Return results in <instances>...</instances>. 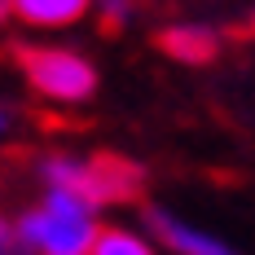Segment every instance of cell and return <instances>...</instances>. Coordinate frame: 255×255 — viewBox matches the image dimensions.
I'll use <instances>...</instances> for the list:
<instances>
[{
	"label": "cell",
	"instance_id": "6da1fadb",
	"mask_svg": "<svg viewBox=\"0 0 255 255\" xmlns=\"http://www.w3.org/2000/svg\"><path fill=\"white\" fill-rule=\"evenodd\" d=\"M44 176L53 189L71 194L79 207H102V203H128L141 194V167L128 163L119 154H97L88 163H71V158H49L44 163Z\"/></svg>",
	"mask_w": 255,
	"mask_h": 255
},
{
	"label": "cell",
	"instance_id": "7a4b0ae2",
	"mask_svg": "<svg viewBox=\"0 0 255 255\" xmlns=\"http://www.w3.org/2000/svg\"><path fill=\"white\" fill-rule=\"evenodd\" d=\"M18 62H22L26 79H31L40 93L57 97V102H84V97H93V88H97V71H93L79 53L18 44Z\"/></svg>",
	"mask_w": 255,
	"mask_h": 255
},
{
	"label": "cell",
	"instance_id": "277c9868",
	"mask_svg": "<svg viewBox=\"0 0 255 255\" xmlns=\"http://www.w3.org/2000/svg\"><path fill=\"white\" fill-rule=\"evenodd\" d=\"M150 229L158 233V238H163L172 251H180V255H238V251H229L220 238L189 229V225L172 220V216H167V211H158V207H150Z\"/></svg>",
	"mask_w": 255,
	"mask_h": 255
},
{
	"label": "cell",
	"instance_id": "30bf717a",
	"mask_svg": "<svg viewBox=\"0 0 255 255\" xmlns=\"http://www.w3.org/2000/svg\"><path fill=\"white\" fill-rule=\"evenodd\" d=\"M4 13H9V0H0V18H4Z\"/></svg>",
	"mask_w": 255,
	"mask_h": 255
},
{
	"label": "cell",
	"instance_id": "ba28073f",
	"mask_svg": "<svg viewBox=\"0 0 255 255\" xmlns=\"http://www.w3.org/2000/svg\"><path fill=\"white\" fill-rule=\"evenodd\" d=\"M22 251H26V247L18 242V229L0 216V255H22Z\"/></svg>",
	"mask_w": 255,
	"mask_h": 255
},
{
	"label": "cell",
	"instance_id": "8fae6325",
	"mask_svg": "<svg viewBox=\"0 0 255 255\" xmlns=\"http://www.w3.org/2000/svg\"><path fill=\"white\" fill-rule=\"evenodd\" d=\"M0 124H4V119H0Z\"/></svg>",
	"mask_w": 255,
	"mask_h": 255
},
{
	"label": "cell",
	"instance_id": "9c48e42d",
	"mask_svg": "<svg viewBox=\"0 0 255 255\" xmlns=\"http://www.w3.org/2000/svg\"><path fill=\"white\" fill-rule=\"evenodd\" d=\"M128 22V0H106V31H119Z\"/></svg>",
	"mask_w": 255,
	"mask_h": 255
},
{
	"label": "cell",
	"instance_id": "52a82bcc",
	"mask_svg": "<svg viewBox=\"0 0 255 255\" xmlns=\"http://www.w3.org/2000/svg\"><path fill=\"white\" fill-rule=\"evenodd\" d=\"M88 255H154V251L141 238H132V233H124V229H97Z\"/></svg>",
	"mask_w": 255,
	"mask_h": 255
},
{
	"label": "cell",
	"instance_id": "8992f818",
	"mask_svg": "<svg viewBox=\"0 0 255 255\" xmlns=\"http://www.w3.org/2000/svg\"><path fill=\"white\" fill-rule=\"evenodd\" d=\"M9 9H18L35 26H66L75 18H84L88 0H9Z\"/></svg>",
	"mask_w": 255,
	"mask_h": 255
},
{
	"label": "cell",
	"instance_id": "5b68a950",
	"mask_svg": "<svg viewBox=\"0 0 255 255\" xmlns=\"http://www.w3.org/2000/svg\"><path fill=\"white\" fill-rule=\"evenodd\" d=\"M158 49L172 53L176 62L203 66V62H211L220 53V44H216V35L207 26H167V31H158Z\"/></svg>",
	"mask_w": 255,
	"mask_h": 255
},
{
	"label": "cell",
	"instance_id": "3957f363",
	"mask_svg": "<svg viewBox=\"0 0 255 255\" xmlns=\"http://www.w3.org/2000/svg\"><path fill=\"white\" fill-rule=\"evenodd\" d=\"M97 225L88 216H53V211H26L18 220V242L40 247L44 255H88L93 251Z\"/></svg>",
	"mask_w": 255,
	"mask_h": 255
}]
</instances>
